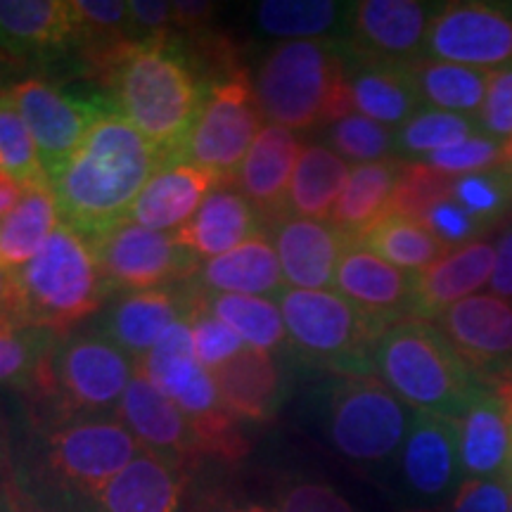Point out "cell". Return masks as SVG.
Segmentation results:
<instances>
[{"mask_svg": "<svg viewBox=\"0 0 512 512\" xmlns=\"http://www.w3.org/2000/svg\"><path fill=\"white\" fill-rule=\"evenodd\" d=\"M164 162L105 100L74 157L50 178L57 214L88 242L126 223L133 202Z\"/></svg>", "mask_w": 512, "mask_h": 512, "instance_id": "cell-2", "label": "cell"}, {"mask_svg": "<svg viewBox=\"0 0 512 512\" xmlns=\"http://www.w3.org/2000/svg\"><path fill=\"white\" fill-rule=\"evenodd\" d=\"M508 382H510V384H512V377H510V380H508ZM503 384H505V382H503Z\"/></svg>", "mask_w": 512, "mask_h": 512, "instance_id": "cell-60", "label": "cell"}, {"mask_svg": "<svg viewBox=\"0 0 512 512\" xmlns=\"http://www.w3.org/2000/svg\"><path fill=\"white\" fill-rule=\"evenodd\" d=\"M0 316L22 318V299H19L15 273H8L5 268H0Z\"/></svg>", "mask_w": 512, "mask_h": 512, "instance_id": "cell-53", "label": "cell"}, {"mask_svg": "<svg viewBox=\"0 0 512 512\" xmlns=\"http://www.w3.org/2000/svg\"><path fill=\"white\" fill-rule=\"evenodd\" d=\"M22 318L64 339L112 294L91 242L60 221L34 259L15 273Z\"/></svg>", "mask_w": 512, "mask_h": 512, "instance_id": "cell-5", "label": "cell"}, {"mask_svg": "<svg viewBox=\"0 0 512 512\" xmlns=\"http://www.w3.org/2000/svg\"><path fill=\"white\" fill-rule=\"evenodd\" d=\"M505 166H508V169H510V171H512V162H510V164H505Z\"/></svg>", "mask_w": 512, "mask_h": 512, "instance_id": "cell-59", "label": "cell"}, {"mask_svg": "<svg viewBox=\"0 0 512 512\" xmlns=\"http://www.w3.org/2000/svg\"><path fill=\"white\" fill-rule=\"evenodd\" d=\"M219 183V176L195 164H164L147 181L138 200L133 202L126 221L159 230V233H169V230L181 228L185 221H190L192 214L200 209L204 197Z\"/></svg>", "mask_w": 512, "mask_h": 512, "instance_id": "cell-25", "label": "cell"}, {"mask_svg": "<svg viewBox=\"0 0 512 512\" xmlns=\"http://www.w3.org/2000/svg\"><path fill=\"white\" fill-rule=\"evenodd\" d=\"M254 95L268 124L306 131L354 114L344 57L335 38L283 41L261 62Z\"/></svg>", "mask_w": 512, "mask_h": 512, "instance_id": "cell-4", "label": "cell"}, {"mask_svg": "<svg viewBox=\"0 0 512 512\" xmlns=\"http://www.w3.org/2000/svg\"><path fill=\"white\" fill-rule=\"evenodd\" d=\"M434 325L458 354L494 384L512 377V304L496 294H472L453 304Z\"/></svg>", "mask_w": 512, "mask_h": 512, "instance_id": "cell-16", "label": "cell"}, {"mask_svg": "<svg viewBox=\"0 0 512 512\" xmlns=\"http://www.w3.org/2000/svg\"><path fill=\"white\" fill-rule=\"evenodd\" d=\"M183 467L143 451L91 503L93 512H181Z\"/></svg>", "mask_w": 512, "mask_h": 512, "instance_id": "cell-26", "label": "cell"}, {"mask_svg": "<svg viewBox=\"0 0 512 512\" xmlns=\"http://www.w3.org/2000/svg\"><path fill=\"white\" fill-rule=\"evenodd\" d=\"M448 197L489 233L512 216V171L508 166L453 178Z\"/></svg>", "mask_w": 512, "mask_h": 512, "instance_id": "cell-40", "label": "cell"}, {"mask_svg": "<svg viewBox=\"0 0 512 512\" xmlns=\"http://www.w3.org/2000/svg\"><path fill=\"white\" fill-rule=\"evenodd\" d=\"M394 465L401 494L413 512L441 508L465 479L458 420L415 411Z\"/></svg>", "mask_w": 512, "mask_h": 512, "instance_id": "cell-13", "label": "cell"}, {"mask_svg": "<svg viewBox=\"0 0 512 512\" xmlns=\"http://www.w3.org/2000/svg\"><path fill=\"white\" fill-rule=\"evenodd\" d=\"M512 486L505 477L463 479L453 496L432 512H510Z\"/></svg>", "mask_w": 512, "mask_h": 512, "instance_id": "cell-48", "label": "cell"}, {"mask_svg": "<svg viewBox=\"0 0 512 512\" xmlns=\"http://www.w3.org/2000/svg\"><path fill=\"white\" fill-rule=\"evenodd\" d=\"M278 512H356L335 486L320 479L292 477L285 479L275 491Z\"/></svg>", "mask_w": 512, "mask_h": 512, "instance_id": "cell-46", "label": "cell"}, {"mask_svg": "<svg viewBox=\"0 0 512 512\" xmlns=\"http://www.w3.org/2000/svg\"><path fill=\"white\" fill-rule=\"evenodd\" d=\"M91 247L112 292L169 287L195 278L202 266L200 256L178 245L174 233H159L131 221L91 240Z\"/></svg>", "mask_w": 512, "mask_h": 512, "instance_id": "cell-11", "label": "cell"}, {"mask_svg": "<svg viewBox=\"0 0 512 512\" xmlns=\"http://www.w3.org/2000/svg\"><path fill=\"white\" fill-rule=\"evenodd\" d=\"M0 171L15 178L27 190L50 188L34 136L8 91H0Z\"/></svg>", "mask_w": 512, "mask_h": 512, "instance_id": "cell-41", "label": "cell"}, {"mask_svg": "<svg viewBox=\"0 0 512 512\" xmlns=\"http://www.w3.org/2000/svg\"><path fill=\"white\" fill-rule=\"evenodd\" d=\"M510 512H512V508H510Z\"/></svg>", "mask_w": 512, "mask_h": 512, "instance_id": "cell-61", "label": "cell"}, {"mask_svg": "<svg viewBox=\"0 0 512 512\" xmlns=\"http://www.w3.org/2000/svg\"><path fill=\"white\" fill-rule=\"evenodd\" d=\"M401 271L418 273L439 261L448 247L422 221L387 214L354 240Z\"/></svg>", "mask_w": 512, "mask_h": 512, "instance_id": "cell-34", "label": "cell"}, {"mask_svg": "<svg viewBox=\"0 0 512 512\" xmlns=\"http://www.w3.org/2000/svg\"><path fill=\"white\" fill-rule=\"evenodd\" d=\"M422 223H425L448 249H456L467 245V242H475L486 233L482 223L472 219L460 204L451 200V197H444V200L434 204V207L427 211L425 221Z\"/></svg>", "mask_w": 512, "mask_h": 512, "instance_id": "cell-49", "label": "cell"}, {"mask_svg": "<svg viewBox=\"0 0 512 512\" xmlns=\"http://www.w3.org/2000/svg\"><path fill=\"white\" fill-rule=\"evenodd\" d=\"M211 17H214V3H200V0H176L174 3L176 31H188L200 38L202 31L209 29Z\"/></svg>", "mask_w": 512, "mask_h": 512, "instance_id": "cell-52", "label": "cell"}, {"mask_svg": "<svg viewBox=\"0 0 512 512\" xmlns=\"http://www.w3.org/2000/svg\"><path fill=\"white\" fill-rule=\"evenodd\" d=\"M145 448L117 415H93L50 425L38 448V475L62 498L91 505Z\"/></svg>", "mask_w": 512, "mask_h": 512, "instance_id": "cell-8", "label": "cell"}, {"mask_svg": "<svg viewBox=\"0 0 512 512\" xmlns=\"http://www.w3.org/2000/svg\"><path fill=\"white\" fill-rule=\"evenodd\" d=\"M190 290L155 287L126 292L105 316V335L128 356L143 361L157 347L164 332L178 320L188 318Z\"/></svg>", "mask_w": 512, "mask_h": 512, "instance_id": "cell-23", "label": "cell"}, {"mask_svg": "<svg viewBox=\"0 0 512 512\" xmlns=\"http://www.w3.org/2000/svg\"><path fill=\"white\" fill-rule=\"evenodd\" d=\"M259 214L252 204L245 200L240 190L230 185H216L214 190L204 197L200 209L185 221L181 228L171 230L178 245L190 249L200 259H216V256L228 254L230 249L240 247L254 235L266 233L261 228Z\"/></svg>", "mask_w": 512, "mask_h": 512, "instance_id": "cell-24", "label": "cell"}, {"mask_svg": "<svg viewBox=\"0 0 512 512\" xmlns=\"http://www.w3.org/2000/svg\"><path fill=\"white\" fill-rule=\"evenodd\" d=\"M453 178L422 162H403L389 214L425 221L427 211L448 197Z\"/></svg>", "mask_w": 512, "mask_h": 512, "instance_id": "cell-44", "label": "cell"}, {"mask_svg": "<svg viewBox=\"0 0 512 512\" xmlns=\"http://www.w3.org/2000/svg\"><path fill=\"white\" fill-rule=\"evenodd\" d=\"M128 15H131L136 41H171L176 34L174 3L128 0Z\"/></svg>", "mask_w": 512, "mask_h": 512, "instance_id": "cell-50", "label": "cell"}, {"mask_svg": "<svg viewBox=\"0 0 512 512\" xmlns=\"http://www.w3.org/2000/svg\"><path fill=\"white\" fill-rule=\"evenodd\" d=\"M219 389L223 408L235 420L266 422L283 401V373L273 354L245 347L238 356L211 373Z\"/></svg>", "mask_w": 512, "mask_h": 512, "instance_id": "cell-27", "label": "cell"}, {"mask_svg": "<svg viewBox=\"0 0 512 512\" xmlns=\"http://www.w3.org/2000/svg\"><path fill=\"white\" fill-rule=\"evenodd\" d=\"M351 166L325 145H306L294 166L285 214L311 221H330L347 188Z\"/></svg>", "mask_w": 512, "mask_h": 512, "instance_id": "cell-31", "label": "cell"}, {"mask_svg": "<svg viewBox=\"0 0 512 512\" xmlns=\"http://www.w3.org/2000/svg\"><path fill=\"white\" fill-rule=\"evenodd\" d=\"M195 287L207 294L266 297L285 292L283 268L268 233H259L228 254L204 261L195 273Z\"/></svg>", "mask_w": 512, "mask_h": 512, "instance_id": "cell-28", "label": "cell"}, {"mask_svg": "<svg viewBox=\"0 0 512 512\" xmlns=\"http://www.w3.org/2000/svg\"><path fill=\"white\" fill-rule=\"evenodd\" d=\"M93 72L107 83L110 105L150 143L164 164L181 162L209 88L183 46L128 41L93 50Z\"/></svg>", "mask_w": 512, "mask_h": 512, "instance_id": "cell-1", "label": "cell"}, {"mask_svg": "<svg viewBox=\"0 0 512 512\" xmlns=\"http://www.w3.org/2000/svg\"><path fill=\"white\" fill-rule=\"evenodd\" d=\"M406 69L422 105L430 110L465 114V117L482 110L491 72L453 62L427 60V57L406 64Z\"/></svg>", "mask_w": 512, "mask_h": 512, "instance_id": "cell-33", "label": "cell"}, {"mask_svg": "<svg viewBox=\"0 0 512 512\" xmlns=\"http://www.w3.org/2000/svg\"><path fill=\"white\" fill-rule=\"evenodd\" d=\"M138 370V361L105 335H74L55 344L31 387L48 394L50 425L114 415Z\"/></svg>", "mask_w": 512, "mask_h": 512, "instance_id": "cell-6", "label": "cell"}, {"mask_svg": "<svg viewBox=\"0 0 512 512\" xmlns=\"http://www.w3.org/2000/svg\"><path fill=\"white\" fill-rule=\"evenodd\" d=\"M335 292L384 328L413 318V273L387 264L354 240L337 266Z\"/></svg>", "mask_w": 512, "mask_h": 512, "instance_id": "cell-19", "label": "cell"}, {"mask_svg": "<svg viewBox=\"0 0 512 512\" xmlns=\"http://www.w3.org/2000/svg\"><path fill=\"white\" fill-rule=\"evenodd\" d=\"M489 290L496 297L512 304V223L503 230L496 242V261L494 273H491Z\"/></svg>", "mask_w": 512, "mask_h": 512, "instance_id": "cell-51", "label": "cell"}, {"mask_svg": "<svg viewBox=\"0 0 512 512\" xmlns=\"http://www.w3.org/2000/svg\"><path fill=\"white\" fill-rule=\"evenodd\" d=\"M8 93L34 136L48 181L74 157L105 107V100H79L43 79H24Z\"/></svg>", "mask_w": 512, "mask_h": 512, "instance_id": "cell-15", "label": "cell"}, {"mask_svg": "<svg viewBox=\"0 0 512 512\" xmlns=\"http://www.w3.org/2000/svg\"><path fill=\"white\" fill-rule=\"evenodd\" d=\"M24 195H27V188L5 171H0V219L10 216L24 200Z\"/></svg>", "mask_w": 512, "mask_h": 512, "instance_id": "cell-54", "label": "cell"}, {"mask_svg": "<svg viewBox=\"0 0 512 512\" xmlns=\"http://www.w3.org/2000/svg\"><path fill=\"white\" fill-rule=\"evenodd\" d=\"M0 512H27L17 501H12L10 496H0Z\"/></svg>", "mask_w": 512, "mask_h": 512, "instance_id": "cell-57", "label": "cell"}, {"mask_svg": "<svg viewBox=\"0 0 512 512\" xmlns=\"http://www.w3.org/2000/svg\"><path fill=\"white\" fill-rule=\"evenodd\" d=\"M479 131L484 136L508 145V162H512V64L491 72L489 88L482 110L477 117Z\"/></svg>", "mask_w": 512, "mask_h": 512, "instance_id": "cell-47", "label": "cell"}, {"mask_svg": "<svg viewBox=\"0 0 512 512\" xmlns=\"http://www.w3.org/2000/svg\"><path fill=\"white\" fill-rule=\"evenodd\" d=\"M501 387V392L505 396V401H508V408H510V420H512V384L505 382V384H498ZM505 479H508L510 486H512V448H510V460H508V467H505Z\"/></svg>", "mask_w": 512, "mask_h": 512, "instance_id": "cell-56", "label": "cell"}, {"mask_svg": "<svg viewBox=\"0 0 512 512\" xmlns=\"http://www.w3.org/2000/svg\"><path fill=\"white\" fill-rule=\"evenodd\" d=\"M342 57L354 112L387 128H401L408 119L425 110L406 64L396 67V64L356 60L344 50Z\"/></svg>", "mask_w": 512, "mask_h": 512, "instance_id": "cell-29", "label": "cell"}, {"mask_svg": "<svg viewBox=\"0 0 512 512\" xmlns=\"http://www.w3.org/2000/svg\"><path fill=\"white\" fill-rule=\"evenodd\" d=\"M422 57L498 72L512 64V0L441 5Z\"/></svg>", "mask_w": 512, "mask_h": 512, "instance_id": "cell-12", "label": "cell"}, {"mask_svg": "<svg viewBox=\"0 0 512 512\" xmlns=\"http://www.w3.org/2000/svg\"><path fill=\"white\" fill-rule=\"evenodd\" d=\"M211 313L226 323L247 347L275 354L287 342V328L278 302L266 297H240V294H207Z\"/></svg>", "mask_w": 512, "mask_h": 512, "instance_id": "cell-37", "label": "cell"}, {"mask_svg": "<svg viewBox=\"0 0 512 512\" xmlns=\"http://www.w3.org/2000/svg\"><path fill=\"white\" fill-rule=\"evenodd\" d=\"M302 150L294 131L275 124L261 128L249 147L238 171V188L264 226L285 216L287 190Z\"/></svg>", "mask_w": 512, "mask_h": 512, "instance_id": "cell-22", "label": "cell"}, {"mask_svg": "<svg viewBox=\"0 0 512 512\" xmlns=\"http://www.w3.org/2000/svg\"><path fill=\"white\" fill-rule=\"evenodd\" d=\"M211 512H278L275 508H268V505L261 503H242V501H228L223 505H216Z\"/></svg>", "mask_w": 512, "mask_h": 512, "instance_id": "cell-55", "label": "cell"}, {"mask_svg": "<svg viewBox=\"0 0 512 512\" xmlns=\"http://www.w3.org/2000/svg\"><path fill=\"white\" fill-rule=\"evenodd\" d=\"M261 119L264 114L247 72H233L228 79L209 86L181 162L207 169L221 181L238 176L249 147L264 128Z\"/></svg>", "mask_w": 512, "mask_h": 512, "instance_id": "cell-10", "label": "cell"}, {"mask_svg": "<svg viewBox=\"0 0 512 512\" xmlns=\"http://www.w3.org/2000/svg\"><path fill=\"white\" fill-rule=\"evenodd\" d=\"M347 17L349 5L332 0H261L254 10L256 27L285 41H328L332 31H344Z\"/></svg>", "mask_w": 512, "mask_h": 512, "instance_id": "cell-36", "label": "cell"}, {"mask_svg": "<svg viewBox=\"0 0 512 512\" xmlns=\"http://www.w3.org/2000/svg\"><path fill=\"white\" fill-rule=\"evenodd\" d=\"M494 261V242L475 240L448 249L425 271L413 273V318L434 323L453 304L472 297L479 287L489 285Z\"/></svg>", "mask_w": 512, "mask_h": 512, "instance_id": "cell-21", "label": "cell"}, {"mask_svg": "<svg viewBox=\"0 0 512 512\" xmlns=\"http://www.w3.org/2000/svg\"><path fill=\"white\" fill-rule=\"evenodd\" d=\"M413 415L377 375H339L330 387L325 430L349 463L387 467L399 458Z\"/></svg>", "mask_w": 512, "mask_h": 512, "instance_id": "cell-9", "label": "cell"}, {"mask_svg": "<svg viewBox=\"0 0 512 512\" xmlns=\"http://www.w3.org/2000/svg\"><path fill=\"white\" fill-rule=\"evenodd\" d=\"M373 375L413 411L460 420L494 382L479 375L430 320L406 318L375 342Z\"/></svg>", "mask_w": 512, "mask_h": 512, "instance_id": "cell-3", "label": "cell"}, {"mask_svg": "<svg viewBox=\"0 0 512 512\" xmlns=\"http://www.w3.org/2000/svg\"><path fill=\"white\" fill-rule=\"evenodd\" d=\"M79 41L74 0H0V50L12 60H38Z\"/></svg>", "mask_w": 512, "mask_h": 512, "instance_id": "cell-20", "label": "cell"}, {"mask_svg": "<svg viewBox=\"0 0 512 512\" xmlns=\"http://www.w3.org/2000/svg\"><path fill=\"white\" fill-rule=\"evenodd\" d=\"M283 268L285 285L292 290H335L337 266L349 238L330 221L280 216L266 226Z\"/></svg>", "mask_w": 512, "mask_h": 512, "instance_id": "cell-18", "label": "cell"}, {"mask_svg": "<svg viewBox=\"0 0 512 512\" xmlns=\"http://www.w3.org/2000/svg\"><path fill=\"white\" fill-rule=\"evenodd\" d=\"M458 430L465 479L503 477L512 448V420L498 384L467 408Z\"/></svg>", "mask_w": 512, "mask_h": 512, "instance_id": "cell-30", "label": "cell"}, {"mask_svg": "<svg viewBox=\"0 0 512 512\" xmlns=\"http://www.w3.org/2000/svg\"><path fill=\"white\" fill-rule=\"evenodd\" d=\"M420 162L441 171V174L458 178L505 166V162H508V145L479 133V136L467 138L463 143L446 147V150L432 152V155L420 159Z\"/></svg>", "mask_w": 512, "mask_h": 512, "instance_id": "cell-45", "label": "cell"}, {"mask_svg": "<svg viewBox=\"0 0 512 512\" xmlns=\"http://www.w3.org/2000/svg\"><path fill=\"white\" fill-rule=\"evenodd\" d=\"M188 320L192 328V342H195V356L200 366L209 370V373H214L216 368H221L223 363L238 356L247 347L226 323H221L211 313L207 299H204V294L195 285L190 287Z\"/></svg>", "mask_w": 512, "mask_h": 512, "instance_id": "cell-43", "label": "cell"}, {"mask_svg": "<svg viewBox=\"0 0 512 512\" xmlns=\"http://www.w3.org/2000/svg\"><path fill=\"white\" fill-rule=\"evenodd\" d=\"M441 3L420 0H361L349 3L347 27L339 48L356 60L411 64L422 57L427 31Z\"/></svg>", "mask_w": 512, "mask_h": 512, "instance_id": "cell-14", "label": "cell"}, {"mask_svg": "<svg viewBox=\"0 0 512 512\" xmlns=\"http://www.w3.org/2000/svg\"><path fill=\"white\" fill-rule=\"evenodd\" d=\"M60 337L15 316H0V387H31Z\"/></svg>", "mask_w": 512, "mask_h": 512, "instance_id": "cell-39", "label": "cell"}, {"mask_svg": "<svg viewBox=\"0 0 512 512\" xmlns=\"http://www.w3.org/2000/svg\"><path fill=\"white\" fill-rule=\"evenodd\" d=\"M330 150L337 152L344 162L375 164L384 159H394V131L377 124V121L363 117V114H349V117L335 121L328 128Z\"/></svg>", "mask_w": 512, "mask_h": 512, "instance_id": "cell-42", "label": "cell"}, {"mask_svg": "<svg viewBox=\"0 0 512 512\" xmlns=\"http://www.w3.org/2000/svg\"><path fill=\"white\" fill-rule=\"evenodd\" d=\"M287 342L316 366L339 375H373V349L384 330L335 290H292L280 294Z\"/></svg>", "mask_w": 512, "mask_h": 512, "instance_id": "cell-7", "label": "cell"}, {"mask_svg": "<svg viewBox=\"0 0 512 512\" xmlns=\"http://www.w3.org/2000/svg\"><path fill=\"white\" fill-rule=\"evenodd\" d=\"M5 467H8V453H5V446H3V434H0V477H3Z\"/></svg>", "mask_w": 512, "mask_h": 512, "instance_id": "cell-58", "label": "cell"}, {"mask_svg": "<svg viewBox=\"0 0 512 512\" xmlns=\"http://www.w3.org/2000/svg\"><path fill=\"white\" fill-rule=\"evenodd\" d=\"M401 159H384L375 164H358L351 169L347 188L339 197L330 223L342 230L349 240H356L382 216L389 214L396 181L401 174Z\"/></svg>", "mask_w": 512, "mask_h": 512, "instance_id": "cell-32", "label": "cell"}, {"mask_svg": "<svg viewBox=\"0 0 512 512\" xmlns=\"http://www.w3.org/2000/svg\"><path fill=\"white\" fill-rule=\"evenodd\" d=\"M479 133L482 131H479L477 117L425 107L394 133V155L401 162H420L432 152L446 150Z\"/></svg>", "mask_w": 512, "mask_h": 512, "instance_id": "cell-38", "label": "cell"}, {"mask_svg": "<svg viewBox=\"0 0 512 512\" xmlns=\"http://www.w3.org/2000/svg\"><path fill=\"white\" fill-rule=\"evenodd\" d=\"M60 223L50 188H29L19 207L0 219V268L17 273L34 259Z\"/></svg>", "mask_w": 512, "mask_h": 512, "instance_id": "cell-35", "label": "cell"}, {"mask_svg": "<svg viewBox=\"0 0 512 512\" xmlns=\"http://www.w3.org/2000/svg\"><path fill=\"white\" fill-rule=\"evenodd\" d=\"M114 415L145 451L157 453L159 458L178 467L202 453L192 422L169 396L159 392L140 368L121 396Z\"/></svg>", "mask_w": 512, "mask_h": 512, "instance_id": "cell-17", "label": "cell"}]
</instances>
